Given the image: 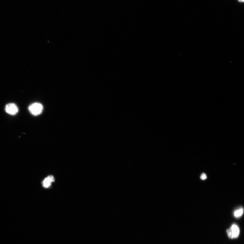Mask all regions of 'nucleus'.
Listing matches in <instances>:
<instances>
[{"instance_id": "1", "label": "nucleus", "mask_w": 244, "mask_h": 244, "mask_svg": "<svg viewBox=\"0 0 244 244\" xmlns=\"http://www.w3.org/2000/svg\"><path fill=\"white\" fill-rule=\"evenodd\" d=\"M28 109L32 115L37 116L42 113L43 110V106L41 103L35 102L32 103L29 106Z\"/></svg>"}, {"instance_id": "2", "label": "nucleus", "mask_w": 244, "mask_h": 244, "mask_svg": "<svg viewBox=\"0 0 244 244\" xmlns=\"http://www.w3.org/2000/svg\"><path fill=\"white\" fill-rule=\"evenodd\" d=\"M227 232L229 238L231 239L238 237L240 233L239 228L236 224H233Z\"/></svg>"}, {"instance_id": "3", "label": "nucleus", "mask_w": 244, "mask_h": 244, "mask_svg": "<svg viewBox=\"0 0 244 244\" xmlns=\"http://www.w3.org/2000/svg\"><path fill=\"white\" fill-rule=\"evenodd\" d=\"M6 113L11 115H16L18 112L17 106L14 103H10L6 106Z\"/></svg>"}, {"instance_id": "4", "label": "nucleus", "mask_w": 244, "mask_h": 244, "mask_svg": "<svg viewBox=\"0 0 244 244\" xmlns=\"http://www.w3.org/2000/svg\"><path fill=\"white\" fill-rule=\"evenodd\" d=\"M54 177L52 176H49L44 179L42 181V184L43 187L44 188H49L50 187L52 183L54 182Z\"/></svg>"}, {"instance_id": "5", "label": "nucleus", "mask_w": 244, "mask_h": 244, "mask_svg": "<svg viewBox=\"0 0 244 244\" xmlns=\"http://www.w3.org/2000/svg\"><path fill=\"white\" fill-rule=\"evenodd\" d=\"M244 212L243 209L240 208L235 210L234 213V216L236 218L240 217L243 215Z\"/></svg>"}, {"instance_id": "6", "label": "nucleus", "mask_w": 244, "mask_h": 244, "mask_svg": "<svg viewBox=\"0 0 244 244\" xmlns=\"http://www.w3.org/2000/svg\"><path fill=\"white\" fill-rule=\"evenodd\" d=\"M201 178L202 180H205L207 178V176L205 173H202L201 175Z\"/></svg>"}, {"instance_id": "7", "label": "nucleus", "mask_w": 244, "mask_h": 244, "mask_svg": "<svg viewBox=\"0 0 244 244\" xmlns=\"http://www.w3.org/2000/svg\"><path fill=\"white\" fill-rule=\"evenodd\" d=\"M238 1L240 2H244V0H238Z\"/></svg>"}]
</instances>
